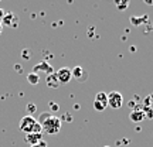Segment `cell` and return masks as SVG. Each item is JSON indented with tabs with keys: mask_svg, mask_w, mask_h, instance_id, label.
Instances as JSON below:
<instances>
[{
	"mask_svg": "<svg viewBox=\"0 0 153 147\" xmlns=\"http://www.w3.org/2000/svg\"><path fill=\"white\" fill-rule=\"evenodd\" d=\"M27 81L30 82L31 85H37L38 82H40V76H38V74H36V72H31V74L27 75Z\"/></svg>",
	"mask_w": 153,
	"mask_h": 147,
	"instance_id": "obj_12",
	"label": "cell"
},
{
	"mask_svg": "<svg viewBox=\"0 0 153 147\" xmlns=\"http://www.w3.org/2000/svg\"><path fill=\"white\" fill-rule=\"evenodd\" d=\"M116 4H118V9L123 10V9H126V7L129 6V3H128V1H125V3H116Z\"/></svg>",
	"mask_w": 153,
	"mask_h": 147,
	"instance_id": "obj_14",
	"label": "cell"
},
{
	"mask_svg": "<svg viewBox=\"0 0 153 147\" xmlns=\"http://www.w3.org/2000/svg\"><path fill=\"white\" fill-rule=\"evenodd\" d=\"M143 119H146V114L143 112V109H135L131 112V120L135 122V123H139L142 122Z\"/></svg>",
	"mask_w": 153,
	"mask_h": 147,
	"instance_id": "obj_10",
	"label": "cell"
},
{
	"mask_svg": "<svg viewBox=\"0 0 153 147\" xmlns=\"http://www.w3.org/2000/svg\"><path fill=\"white\" fill-rule=\"evenodd\" d=\"M122 105H123L122 93L116 92V91L108 93V106H111L112 109H119V108H122Z\"/></svg>",
	"mask_w": 153,
	"mask_h": 147,
	"instance_id": "obj_4",
	"label": "cell"
},
{
	"mask_svg": "<svg viewBox=\"0 0 153 147\" xmlns=\"http://www.w3.org/2000/svg\"><path fill=\"white\" fill-rule=\"evenodd\" d=\"M40 126H41V129H43L44 133H47V134H51V136H54L57 134L58 131L61 130V119L60 117H57L55 114H53V112H43V113L40 114V117L37 120Z\"/></svg>",
	"mask_w": 153,
	"mask_h": 147,
	"instance_id": "obj_1",
	"label": "cell"
},
{
	"mask_svg": "<svg viewBox=\"0 0 153 147\" xmlns=\"http://www.w3.org/2000/svg\"><path fill=\"white\" fill-rule=\"evenodd\" d=\"M45 82H47V85H48L50 88H58V86H60V82H58V78H57V75H55V72H53V74L47 75Z\"/></svg>",
	"mask_w": 153,
	"mask_h": 147,
	"instance_id": "obj_11",
	"label": "cell"
},
{
	"mask_svg": "<svg viewBox=\"0 0 153 147\" xmlns=\"http://www.w3.org/2000/svg\"><path fill=\"white\" fill-rule=\"evenodd\" d=\"M24 140H26L30 146L38 144L40 142H43V133H31V134H26Z\"/></svg>",
	"mask_w": 153,
	"mask_h": 147,
	"instance_id": "obj_8",
	"label": "cell"
},
{
	"mask_svg": "<svg viewBox=\"0 0 153 147\" xmlns=\"http://www.w3.org/2000/svg\"><path fill=\"white\" fill-rule=\"evenodd\" d=\"M106 108H108V95L105 92L97 93L95 100H94V109L97 112H104Z\"/></svg>",
	"mask_w": 153,
	"mask_h": 147,
	"instance_id": "obj_3",
	"label": "cell"
},
{
	"mask_svg": "<svg viewBox=\"0 0 153 147\" xmlns=\"http://www.w3.org/2000/svg\"><path fill=\"white\" fill-rule=\"evenodd\" d=\"M30 147H47V143L43 140V142H40L38 144H34V146H30Z\"/></svg>",
	"mask_w": 153,
	"mask_h": 147,
	"instance_id": "obj_15",
	"label": "cell"
},
{
	"mask_svg": "<svg viewBox=\"0 0 153 147\" xmlns=\"http://www.w3.org/2000/svg\"><path fill=\"white\" fill-rule=\"evenodd\" d=\"M72 72V76L75 78L78 82H85L88 79V72L85 71V68H82V66H75L74 69H71Z\"/></svg>",
	"mask_w": 153,
	"mask_h": 147,
	"instance_id": "obj_6",
	"label": "cell"
},
{
	"mask_svg": "<svg viewBox=\"0 0 153 147\" xmlns=\"http://www.w3.org/2000/svg\"><path fill=\"white\" fill-rule=\"evenodd\" d=\"M104 147H109V146H104Z\"/></svg>",
	"mask_w": 153,
	"mask_h": 147,
	"instance_id": "obj_17",
	"label": "cell"
},
{
	"mask_svg": "<svg viewBox=\"0 0 153 147\" xmlns=\"http://www.w3.org/2000/svg\"><path fill=\"white\" fill-rule=\"evenodd\" d=\"M45 72L47 75H50V74H53V68H51V65H50L48 62H45V61H43V62H38L37 65H34V72L37 74V72Z\"/></svg>",
	"mask_w": 153,
	"mask_h": 147,
	"instance_id": "obj_9",
	"label": "cell"
},
{
	"mask_svg": "<svg viewBox=\"0 0 153 147\" xmlns=\"http://www.w3.org/2000/svg\"><path fill=\"white\" fill-rule=\"evenodd\" d=\"M143 112L146 114V117H153V93H150L143 100Z\"/></svg>",
	"mask_w": 153,
	"mask_h": 147,
	"instance_id": "obj_7",
	"label": "cell"
},
{
	"mask_svg": "<svg viewBox=\"0 0 153 147\" xmlns=\"http://www.w3.org/2000/svg\"><path fill=\"white\" fill-rule=\"evenodd\" d=\"M36 105H33V103H30V105H27V113H34L36 112Z\"/></svg>",
	"mask_w": 153,
	"mask_h": 147,
	"instance_id": "obj_13",
	"label": "cell"
},
{
	"mask_svg": "<svg viewBox=\"0 0 153 147\" xmlns=\"http://www.w3.org/2000/svg\"><path fill=\"white\" fill-rule=\"evenodd\" d=\"M20 130L23 133H26V134H31V133H43V129H41V126L40 123L37 122V119H34L31 114H27V116H24L22 120H20Z\"/></svg>",
	"mask_w": 153,
	"mask_h": 147,
	"instance_id": "obj_2",
	"label": "cell"
},
{
	"mask_svg": "<svg viewBox=\"0 0 153 147\" xmlns=\"http://www.w3.org/2000/svg\"><path fill=\"white\" fill-rule=\"evenodd\" d=\"M55 75L58 78V82H60V83H68V82L72 79V72H71V69L67 68V66L60 68L58 71L55 72Z\"/></svg>",
	"mask_w": 153,
	"mask_h": 147,
	"instance_id": "obj_5",
	"label": "cell"
},
{
	"mask_svg": "<svg viewBox=\"0 0 153 147\" xmlns=\"http://www.w3.org/2000/svg\"><path fill=\"white\" fill-rule=\"evenodd\" d=\"M50 106H51V109L54 110V112H57V110H58V105H55V103H53V102H50Z\"/></svg>",
	"mask_w": 153,
	"mask_h": 147,
	"instance_id": "obj_16",
	"label": "cell"
}]
</instances>
